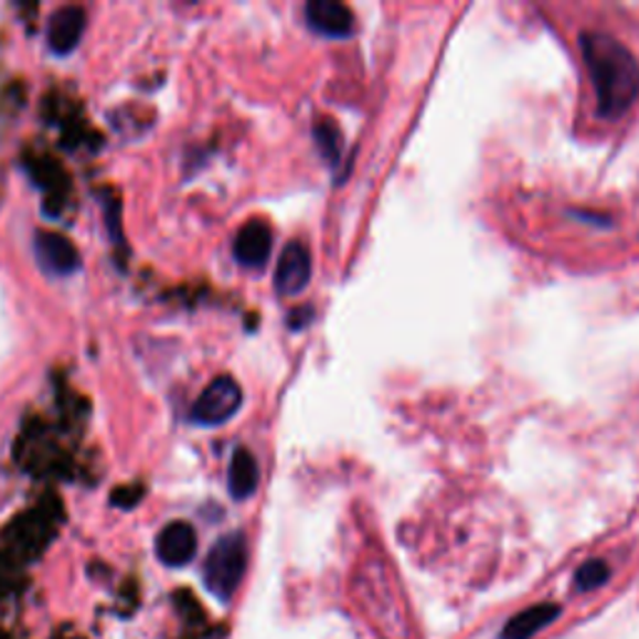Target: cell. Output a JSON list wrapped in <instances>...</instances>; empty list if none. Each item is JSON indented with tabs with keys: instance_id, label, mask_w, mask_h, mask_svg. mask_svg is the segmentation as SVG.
<instances>
[{
	"instance_id": "1",
	"label": "cell",
	"mask_w": 639,
	"mask_h": 639,
	"mask_svg": "<svg viewBox=\"0 0 639 639\" xmlns=\"http://www.w3.org/2000/svg\"><path fill=\"white\" fill-rule=\"evenodd\" d=\"M579 51L593 75L599 118H622L639 95V61L635 53L615 35L599 31L579 33Z\"/></svg>"
},
{
	"instance_id": "2",
	"label": "cell",
	"mask_w": 639,
	"mask_h": 639,
	"mask_svg": "<svg viewBox=\"0 0 639 639\" xmlns=\"http://www.w3.org/2000/svg\"><path fill=\"white\" fill-rule=\"evenodd\" d=\"M247 569V542L243 532H231L210 547L203 562V582L207 593L227 603L241 587Z\"/></svg>"
},
{
	"instance_id": "3",
	"label": "cell",
	"mask_w": 639,
	"mask_h": 639,
	"mask_svg": "<svg viewBox=\"0 0 639 639\" xmlns=\"http://www.w3.org/2000/svg\"><path fill=\"white\" fill-rule=\"evenodd\" d=\"M243 405V390L231 375H217L190 409V419L200 427L225 425Z\"/></svg>"
},
{
	"instance_id": "4",
	"label": "cell",
	"mask_w": 639,
	"mask_h": 639,
	"mask_svg": "<svg viewBox=\"0 0 639 639\" xmlns=\"http://www.w3.org/2000/svg\"><path fill=\"white\" fill-rule=\"evenodd\" d=\"M310 275H312V257L308 247L300 241L285 245L278 268H275V290H278V295H285V298L300 295L308 288Z\"/></svg>"
},
{
	"instance_id": "5",
	"label": "cell",
	"mask_w": 639,
	"mask_h": 639,
	"mask_svg": "<svg viewBox=\"0 0 639 639\" xmlns=\"http://www.w3.org/2000/svg\"><path fill=\"white\" fill-rule=\"evenodd\" d=\"M198 552L195 528L188 522H168L156 540V555L166 567H185Z\"/></svg>"
},
{
	"instance_id": "6",
	"label": "cell",
	"mask_w": 639,
	"mask_h": 639,
	"mask_svg": "<svg viewBox=\"0 0 639 639\" xmlns=\"http://www.w3.org/2000/svg\"><path fill=\"white\" fill-rule=\"evenodd\" d=\"M35 255L38 263L43 265L45 273L58 275V278H65V275H73L81 268V253L68 237L58 235V233H35Z\"/></svg>"
},
{
	"instance_id": "7",
	"label": "cell",
	"mask_w": 639,
	"mask_h": 639,
	"mask_svg": "<svg viewBox=\"0 0 639 639\" xmlns=\"http://www.w3.org/2000/svg\"><path fill=\"white\" fill-rule=\"evenodd\" d=\"M85 33V11L78 6L58 8L51 18H47L45 38L47 47L55 55H71L75 47L81 45Z\"/></svg>"
},
{
	"instance_id": "8",
	"label": "cell",
	"mask_w": 639,
	"mask_h": 639,
	"mask_svg": "<svg viewBox=\"0 0 639 639\" xmlns=\"http://www.w3.org/2000/svg\"><path fill=\"white\" fill-rule=\"evenodd\" d=\"M305 21L315 33L326 38H348L355 31V15L338 0H310L305 6Z\"/></svg>"
},
{
	"instance_id": "9",
	"label": "cell",
	"mask_w": 639,
	"mask_h": 639,
	"mask_svg": "<svg viewBox=\"0 0 639 639\" xmlns=\"http://www.w3.org/2000/svg\"><path fill=\"white\" fill-rule=\"evenodd\" d=\"M273 251V231L265 221H247L235 235L233 255L243 268H263Z\"/></svg>"
},
{
	"instance_id": "10",
	"label": "cell",
	"mask_w": 639,
	"mask_h": 639,
	"mask_svg": "<svg viewBox=\"0 0 639 639\" xmlns=\"http://www.w3.org/2000/svg\"><path fill=\"white\" fill-rule=\"evenodd\" d=\"M562 607L557 603H540L532 607H524L522 613L510 617L504 622L498 639H532L537 637L542 629L550 627L560 617Z\"/></svg>"
},
{
	"instance_id": "11",
	"label": "cell",
	"mask_w": 639,
	"mask_h": 639,
	"mask_svg": "<svg viewBox=\"0 0 639 639\" xmlns=\"http://www.w3.org/2000/svg\"><path fill=\"white\" fill-rule=\"evenodd\" d=\"M257 482H260V467L253 457L251 450L245 447H237L231 460V470H227V490H231L233 500H247L253 498L257 490Z\"/></svg>"
},
{
	"instance_id": "12",
	"label": "cell",
	"mask_w": 639,
	"mask_h": 639,
	"mask_svg": "<svg viewBox=\"0 0 639 639\" xmlns=\"http://www.w3.org/2000/svg\"><path fill=\"white\" fill-rule=\"evenodd\" d=\"M312 136L315 142H318L322 158L328 160V166H338L342 158V130L338 128V123L332 118H320L315 123Z\"/></svg>"
},
{
	"instance_id": "13",
	"label": "cell",
	"mask_w": 639,
	"mask_h": 639,
	"mask_svg": "<svg viewBox=\"0 0 639 639\" xmlns=\"http://www.w3.org/2000/svg\"><path fill=\"white\" fill-rule=\"evenodd\" d=\"M609 579V565L605 560H587L585 565H579L575 572V587L579 593H589V589L603 587Z\"/></svg>"
}]
</instances>
